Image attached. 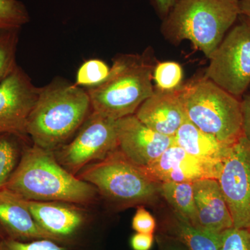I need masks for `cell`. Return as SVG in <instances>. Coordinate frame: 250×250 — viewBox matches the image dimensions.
Instances as JSON below:
<instances>
[{
	"label": "cell",
	"mask_w": 250,
	"mask_h": 250,
	"mask_svg": "<svg viewBox=\"0 0 250 250\" xmlns=\"http://www.w3.org/2000/svg\"><path fill=\"white\" fill-rule=\"evenodd\" d=\"M87 90L62 79L40 88L28 119L31 142L54 152L72 139L91 112Z\"/></svg>",
	"instance_id": "6da1fadb"
},
{
	"label": "cell",
	"mask_w": 250,
	"mask_h": 250,
	"mask_svg": "<svg viewBox=\"0 0 250 250\" xmlns=\"http://www.w3.org/2000/svg\"><path fill=\"white\" fill-rule=\"evenodd\" d=\"M23 200L70 202L85 206L99 195L93 186L69 172L53 152L28 143L5 187Z\"/></svg>",
	"instance_id": "7a4b0ae2"
},
{
	"label": "cell",
	"mask_w": 250,
	"mask_h": 250,
	"mask_svg": "<svg viewBox=\"0 0 250 250\" xmlns=\"http://www.w3.org/2000/svg\"><path fill=\"white\" fill-rule=\"evenodd\" d=\"M239 16V0H177L161 31L173 43L190 41L208 59Z\"/></svg>",
	"instance_id": "3957f363"
},
{
	"label": "cell",
	"mask_w": 250,
	"mask_h": 250,
	"mask_svg": "<svg viewBox=\"0 0 250 250\" xmlns=\"http://www.w3.org/2000/svg\"><path fill=\"white\" fill-rule=\"evenodd\" d=\"M154 66L144 54L117 56L106 80L86 89L93 111L115 121L134 115L154 93Z\"/></svg>",
	"instance_id": "277c9868"
},
{
	"label": "cell",
	"mask_w": 250,
	"mask_h": 250,
	"mask_svg": "<svg viewBox=\"0 0 250 250\" xmlns=\"http://www.w3.org/2000/svg\"><path fill=\"white\" fill-rule=\"evenodd\" d=\"M77 176L93 186L116 210L156 206L161 199L159 184L128 161L118 149L103 160L86 166Z\"/></svg>",
	"instance_id": "5b68a950"
},
{
	"label": "cell",
	"mask_w": 250,
	"mask_h": 250,
	"mask_svg": "<svg viewBox=\"0 0 250 250\" xmlns=\"http://www.w3.org/2000/svg\"><path fill=\"white\" fill-rule=\"evenodd\" d=\"M188 119L219 141L231 145L244 136L241 102L204 76L179 88Z\"/></svg>",
	"instance_id": "8992f818"
},
{
	"label": "cell",
	"mask_w": 250,
	"mask_h": 250,
	"mask_svg": "<svg viewBox=\"0 0 250 250\" xmlns=\"http://www.w3.org/2000/svg\"><path fill=\"white\" fill-rule=\"evenodd\" d=\"M205 77L239 99L250 87V24L246 21L228 31L210 56Z\"/></svg>",
	"instance_id": "52a82bcc"
},
{
	"label": "cell",
	"mask_w": 250,
	"mask_h": 250,
	"mask_svg": "<svg viewBox=\"0 0 250 250\" xmlns=\"http://www.w3.org/2000/svg\"><path fill=\"white\" fill-rule=\"evenodd\" d=\"M118 148L116 121L93 111L72 139L53 153L64 168L77 176Z\"/></svg>",
	"instance_id": "ba28073f"
},
{
	"label": "cell",
	"mask_w": 250,
	"mask_h": 250,
	"mask_svg": "<svg viewBox=\"0 0 250 250\" xmlns=\"http://www.w3.org/2000/svg\"><path fill=\"white\" fill-rule=\"evenodd\" d=\"M218 181L233 227L250 229V140L246 136L230 147Z\"/></svg>",
	"instance_id": "9c48e42d"
},
{
	"label": "cell",
	"mask_w": 250,
	"mask_h": 250,
	"mask_svg": "<svg viewBox=\"0 0 250 250\" xmlns=\"http://www.w3.org/2000/svg\"><path fill=\"white\" fill-rule=\"evenodd\" d=\"M22 200L36 223L56 241L75 250L84 245L91 221L82 205L65 202Z\"/></svg>",
	"instance_id": "30bf717a"
},
{
	"label": "cell",
	"mask_w": 250,
	"mask_h": 250,
	"mask_svg": "<svg viewBox=\"0 0 250 250\" xmlns=\"http://www.w3.org/2000/svg\"><path fill=\"white\" fill-rule=\"evenodd\" d=\"M40 88L19 65L0 83V134H13L29 139L28 119Z\"/></svg>",
	"instance_id": "8fae6325"
},
{
	"label": "cell",
	"mask_w": 250,
	"mask_h": 250,
	"mask_svg": "<svg viewBox=\"0 0 250 250\" xmlns=\"http://www.w3.org/2000/svg\"><path fill=\"white\" fill-rule=\"evenodd\" d=\"M223 162L205 160L190 155L174 143L143 171L157 183L218 180Z\"/></svg>",
	"instance_id": "7c38bea8"
},
{
	"label": "cell",
	"mask_w": 250,
	"mask_h": 250,
	"mask_svg": "<svg viewBox=\"0 0 250 250\" xmlns=\"http://www.w3.org/2000/svg\"><path fill=\"white\" fill-rule=\"evenodd\" d=\"M118 150L140 168H146L174 143V137L156 132L135 115L116 121Z\"/></svg>",
	"instance_id": "4fadbf2b"
},
{
	"label": "cell",
	"mask_w": 250,
	"mask_h": 250,
	"mask_svg": "<svg viewBox=\"0 0 250 250\" xmlns=\"http://www.w3.org/2000/svg\"><path fill=\"white\" fill-rule=\"evenodd\" d=\"M134 115L148 127L171 137H174L187 118L179 88L167 92L154 89Z\"/></svg>",
	"instance_id": "5bb4252c"
},
{
	"label": "cell",
	"mask_w": 250,
	"mask_h": 250,
	"mask_svg": "<svg viewBox=\"0 0 250 250\" xmlns=\"http://www.w3.org/2000/svg\"><path fill=\"white\" fill-rule=\"evenodd\" d=\"M0 234L18 241L42 238L56 241L36 223L22 199L6 188L0 189Z\"/></svg>",
	"instance_id": "9a60e30c"
},
{
	"label": "cell",
	"mask_w": 250,
	"mask_h": 250,
	"mask_svg": "<svg viewBox=\"0 0 250 250\" xmlns=\"http://www.w3.org/2000/svg\"><path fill=\"white\" fill-rule=\"evenodd\" d=\"M192 186L198 228L215 233L233 228L232 217L218 181L202 179Z\"/></svg>",
	"instance_id": "2e32d148"
},
{
	"label": "cell",
	"mask_w": 250,
	"mask_h": 250,
	"mask_svg": "<svg viewBox=\"0 0 250 250\" xmlns=\"http://www.w3.org/2000/svg\"><path fill=\"white\" fill-rule=\"evenodd\" d=\"M158 232L178 241L189 250H219L220 233L197 228L181 218L173 210H164L158 225Z\"/></svg>",
	"instance_id": "e0dca14e"
},
{
	"label": "cell",
	"mask_w": 250,
	"mask_h": 250,
	"mask_svg": "<svg viewBox=\"0 0 250 250\" xmlns=\"http://www.w3.org/2000/svg\"><path fill=\"white\" fill-rule=\"evenodd\" d=\"M174 139V143L190 155L218 162H223L233 145L221 142L213 135L202 131L187 118L177 130Z\"/></svg>",
	"instance_id": "ac0fdd59"
},
{
	"label": "cell",
	"mask_w": 250,
	"mask_h": 250,
	"mask_svg": "<svg viewBox=\"0 0 250 250\" xmlns=\"http://www.w3.org/2000/svg\"><path fill=\"white\" fill-rule=\"evenodd\" d=\"M159 190L161 198L168 204L171 209L188 223L199 228L192 183H161Z\"/></svg>",
	"instance_id": "d6986e66"
},
{
	"label": "cell",
	"mask_w": 250,
	"mask_h": 250,
	"mask_svg": "<svg viewBox=\"0 0 250 250\" xmlns=\"http://www.w3.org/2000/svg\"><path fill=\"white\" fill-rule=\"evenodd\" d=\"M29 141L16 134H0V189L5 187L14 173Z\"/></svg>",
	"instance_id": "ffe728a7"
},
{
	"label": "cell",
	"mask_w": 250,
	"mask_h": 250,
	"mask_svg": "<svg viewBox=\"0 0 250 250\" xmlns=\"http://www.w3.org/2000/svg\"><path fill=\"white\" fill-rule=\"evenodd\" d=\"M20 29H0V83L16 66Z\"/></svg>",
	"instance_id": "44dd1931"
},
{
	"label": "cell",
	"mask_w": 250,
	"mask_h": 250,
	"mask_svg": "<svg viewBox=\"0 0 250 250\" xmlns=\"http://www.w3.org/2000/svg\"><path fill=\"white\" fill-rule=\"evenodd\" d=\"M183 67L175 62H159L154 65L152 81L155 90L159 91H173L180 88L183 83Z\"/></svg>",
	"instance_id": "7402d4cb"
},
{
	"label": "cell",
	"mask_w": 250,
	"mask_h": 250,
	"mask_svg": "<svg viewBox=\"0 0 250 250\" xmlns=\"http://www.w3.org/2000/svg\"><path fill=\"white\" fill-rule=\"evenodd\" d=\"M110 70L111 67L101 59H88L79 67L75 84L86 89L96 86L106 80Z\"/></svg>",
	"instance_id": "603a6c76"
},
{
	"label": "cell",
	"mask_w": 250,
	"mask_h": 250,
	"mask_svg": "<svg viewBox=\"0 0 250 250\" xmlns=\"http://www.w3.org/2000/svg\"><path fill=\"white\" fill-rule=\"evenodd\" d=\"M29 21V13L21 1L0 0V29H21Z\"/></svg>",
	"instance_id": "cb8c5ba5"
},
{
	"label": "cell",
	"mask_w": 250,
	"mask_h": 250,
	"mask_svg": "<svg viewBox=\"0 0 250 250\" xmlns=\"http://www.w3.org/2000/svg\"><path fill=\"white\" fill-rule=\"evenodd\" d=\"M0 250H77L53 240L42 238L30 241H18L3 238Z\"/></svg>",
	"instance_id": "d4e9b609"
},
{
	"label": "cell",
	"mask_w": 250,
	"mask_h": 250,
	"mask_svg": "<svg viewBox=\"0 0 250 250\" xmlns=\"http://www.w3.org/2000/svg\"><path fill=\"white\" fill-rule=\"evenodd\" d=\"M219 250H250V229L233 228L220 233Z\"/></svg>",
	"instance_id": "484cf974"
},
{
	"label": "cell",
	"mask_w": 250,
	"mask_h": 250,
	"mask_svg": "<svg viewBox=\"0 0 250 250\" xmlns=\"http://www.w3.org/2000/svg\"><path fill=\"white\" fill-rule=\"evenodd\" d=\"M131 228L136 233L154 234L157 229V223L144 206H139L133 217Z\"/></svg>",
	"instance_id": "4316f807"
},
{
	"label": "cell",
	"mask_w": 250,
	"mask_h": 250,
	"mask_svg": "<svg viewBox=\"0 0 250 250\" xmlns=\"http://www.w3.org/2000/svg\"><path fill=\"white\" fill-rule=\"evenodd\" d=\"M155 240L159 250H189L182 242L162 233H156Z\"/></svg>",
	"instance_id": "83f0119b"
},
{
	"label": "cell",
	"mask_w": 250,
	"mask_h": 250,
	"mask_svg": "<svg viewBox=\"0 0 250 250\" xmlns=\"http://www.w3.org/2000/svg\"><path fill=\"white\" fill-rule=\"evenodd\" d=\"M154 239V234L136 232L130 238V246L132 250H151Z\"/></svg>",
	"instance_id": "f1b7e54d"
},
{
	"label": "cell",
	"mask_w": 250,
	"mask_h": 250,
	"mask_svg": "<svg viewBox=\"0 0 250 250\" xmlns=\"http://www.w3.org/2000/svg\"><path fill=\"white\" fill-rule=\"evenodd\" d=\"M241 102L243 135L250 140V93L243 95Z\"/></svg>",
	"instance_id": "f546056e"
},
{
	"label": "cell",
	"mask_w": 250,
	"mask_h": 250,
	"mask_svg": "<svg viewBox=\"0 0 250 250\" xmlns=\"http://www.w3.org/2000/svg\"><path fill=\"white\" fill-rule=\"evenodd\" d=\"M156 9L163 18H165L173 7L177 0H154Z\"/></svg>",
	"instance_id": "4dcf8cb0"
},
{
	"label": "cell",
	"mask_w": 250,
	"mask_h": 250,
	"mask_svg": "<svg viewBox=\"0 0 250 250\" xmlns=\"http://www.w3.org/2000/svg\"><path fill=\"white\" fill-rule=\"evenodd\" d=\"M240 16L250 24V0H239Z\"/></svg>",
	"instance_id": "1f68e13d"
},
{
	"label": "cell",
	"mask_w": 250,
	"mask_h": 250,
	"mask_svg": "<svg viewBox=\"0 0 250 250\" xmlns=\"http://www.w3.org/2000/svg\"><path fill=\"white\" fill-rule=\"evenodd\" d=\"M3 240V237L1 236V235L0 234V243H1V241Z\"/></svg>",
	"instance_id": "d6a6232c"
},
{
	"label": "cell",
	"mask_w": 250,
	"mask_h": 250,
	"mask_svg": "<svg viewBox=\"0 0 250 250\" xmlns=\"http://www.w3.org/2000/svg\"></svg>",
	"instance_id": "836d02e7"
}]
</instances>
